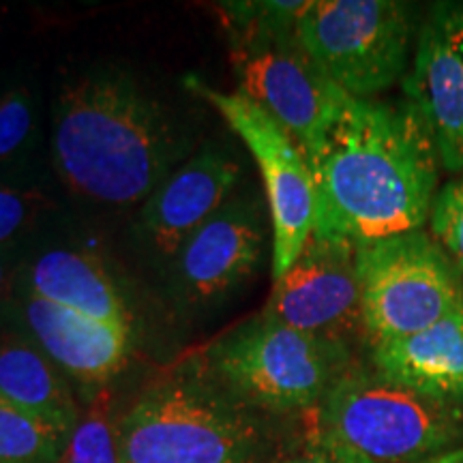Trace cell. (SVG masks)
Instances as JSON below:
<instances>
[{"label":"cell","instance_id":"1","mask_svg":"<svg viewBox=\"0 0 463 463\" xmlns=\"http://www.w3.org/2000/svg\"><path fill=\"white\" fill-rule=\"evenodd\" d=\"M314 176L317 239L364 247L422 230L438 195V155L410 103L347 97L305 155Z\"/></svg>","mask_w":463,"mask_h":463},{"label":"cell","instance_id":"2","mask_svg":"<svg viewBox=\"0 0 463 463\" xmlns=\"http://www.w3.org/2000/svg\"><path fill=\"white\" fill-rule=\"evenodd\" d=\"M183 153L170 114L129 75H84L58 95L52 159L75 195L108 206L137 204Z\"/></svg>","mask_w":463,"mask_h":463},{"label":"cell","instance_id":"3","mask_svg":"<svg viewBox=\"0 0 463 463\" xmlns=\"http://www.w3.org/2000/svg\"><path fill=\"white\" fill-rule=\"evenodd\" d=\"M311 427L367 463H419L463 447L461 405L345 369L311 410Z\"/></svg>","mask_w":463,"mask_h":463},{"label":"cell","instance_id":"4","mask_svg":"<svg viewBox=\"0 0 463 463\" xmlns=\"http://www.w3.org/2000/svg\"><path fill=\"white\" fill-rule=\"evenodd\" d=\"M120 463H256L260 431L234 392L172 378L116 425Z\"/></svg>","mask_w":463,"mask_h":463},{"label":"cell","instance_id":"5","mask_svg":"<svg viewBox=\"0 0 463 463\" xmlns=\"http://www.w3.org/2000/svg\"><path fill=\"white\" fill-rule=\"evenodd\" d=\"M307 3L234 5L245 28L236 65L241 92L256 101L311 153L344 108L345 95L307 54L297 37V20Z\"/></svg>","mask_w":463,"mask_h":463},{"label":"cell","instance_id":"6","mask_svg":"<svg viewBox=\"0 0 463 463\" xmlns=\"http://www.w3.org/2000/svg\"><path fill=\"white\" fill-rule=\"evenodd\" d=\"M294 28L316 65L354 99H375L408 75L419 34L412 5L397 0H309Z\"/></svg>","mask_w":463,"mask_h":463},{"label":"cell","instance_id":"7","mask_svg":"<svg viewBox=\"0 0 463 463\" xmlns=\"http://www.w3.org/2000/svg\"><path fill=\"white\" fill-rule=\"evenodd\" d=\"M211 361L241 402L270 412H307L347 369L350 345L260 316L213 345Z\"/></svg>","mask_w":463,"mask_h":463},{"label":"cell","instance_id":"8","mask_svg":"<svg viewBox=\"0 0 463 463\" xmlns=\"http://www.w3.org/2000/svg\"><path fill=\"white\" fill-rule=\"evenodd\" d=\"M356 266L372 345L419 333L463 307L461 270L422 230L358 247Z\"/></svg>","mask_w":463,"mask_h":463},{"label":"cell","instance_id":"9","mask_svg":"<svg viewBox=\"0 0 463 463\" xmlns=\"http://www.w3.org/2000/svg\"><path fill=\"white\" fill-rule=\"evenodd\" d=\"M195 95L206 99L223 116L256 159L269 200L273 230V281L286 273L300 256L316 222L314 176L303 148L266 109L241 90L223 92L195 75L184 80Z\"/></svg>","mask_w":463,"mask_h":463},{"label":"cell","instance_id":"10","mask_svg":"<svg viewBox=\"0 0 463 463\" xmlns=\"http://www.w3.org/2000/svg\"><path fill=\"white\" fill-rule=\"evenodd\" d=\"M273 283L262 311L269 320L337 344L364 333L356 247L311 236Z\"/></svg>","mask_w":463,"mask_h":463},{"label":"cell","instance_id":"11","mask_svg":"<svg viewBox=\"0 0 463 463\" xmlns=\"http://www.w3.org/2000/svg\"><path fill=\"white\" fill-rule=\"evenodd\" d=\"M405 92L439 165L463 176V3H436L419 24Z\"/></svg>","mask_w":463,"mask_h":463},{"label":"cell","instance_id":"12","mask_svg":"<svg viewBox=\"0 0 463 463\" xmlns=\"http://www.w3.org/2000/svg\"><path fill=\"white\" fill-rule=\"evenodd\" d=\"M264 253L258 208L232 200L189 236L174 258L178 289L191 303L223 298L251 277Z\"/></svg>","mask_w":463,"mask_h":463},{"label":"cell","instance_id":"13","mask_svg":"<svg viewBox=\"0 0 463 463\" xmlns=\"http://www.w3.org/2000/svg\"><path fill=\"white\" fill-rule=\"evenodd\" d=\"M241 167L222 148H204L174 170L146 200L140 217L144 241L159 258L174 260L181 247L225 204Z\"/></svg>","mask_w":463,"mask_h":463},{"label":"cell","instance_id":"14","mask_svg":"<svg viewBox=\"0 0 463 463\" xmlns=\"http://www.w3.org/2000/svg\"><path fill=\"white\" fill-rule=\"evenodd\" d=\"M14 307L22 331L75 380L103 384L123 367L131 328L80 316L20 288Z\"/></svg>","mask_w":463,"mask_h":463},{"label":"cell","instance_id":"15","mask_svg":"<svg viewBox=\"0 0 463 463\" xmlns=\"http://www.w3.org/2000/svg\"><path fill=\"white\" fill-rule=\"evenodd\" d=\"M373 369L403 389L463 403V307L422 331L372 345Z\"/></svg>","mask_w":463,"mask_h":463},{"label":"cell","instance_id":"16","mask_svg":"<svg viewBox=\"0 0 463 463\" xmlns=\"http://www.w3.org/2000/svg\"><path fill=\"white\" fill-rule=\"evenodd\" d=\"M20 289L92 320L131 328L118 286L101 260L84 249L50 247L22 260Z\"/></svg>","mask_w":463,"mask_h":463},{"label":"cell","instance_id":"17","mask_svg":"<svg viewBox=\"0 0 463 463\" xmlns=\"http://www.w3.org/2000/svg\"><path fill=\"white\" fill-rule=\"evenodd\" d=\"M0 397L67 438L82 419L58 364L20 326L0 328Z\"/></svg>","mask_w":463,"mask_h":463},{"label":"cell","instance_id":"18","mask_svg":"<svg viewBox=\"0 0 463 463\" xmlns=\"http://www.w3.org/2000/svg\"><path fill=\"white\" fill-rule=\"evenodd\" d=\"M69 438L0 397V463H56Z\"/></svg>","mask_w":463,"mask_h":463},{"label":"cell","instance_id":"19","mask_svg":"<svg viewBox=\"0 0 463 463\" xmlns=\"http://www.w3.org/2000/svg\"><path fill=\"white\" fill-rule=\"evenodd\" d=\"M56 463H120L118 433L112 420V392L108 389L92 397Z\"/></svg>","mask_w":463,"mask_h":463},{"label":"cell","instance_id":"20","mask_svg":"<svg viewBox=\"0 0 463 463\" xmlns=\"http://www.w3.org/2000/svg\"><path fill=\"white\" fill-rule=\"evenodd\" d=\"M52 208L50 195L34 184L0 183V249H15Z\"/></svg>","mask_w":463,"mask_h":463},{"label":"cell","instance_id":"21","mask_svg":"<svg viewBox=\"0 0 463 463\" xmlns=\"http://www.w3.org/2000/svg\"><path fill=\"white\" fill-rule=\"evenodd\" d=\"M37 133V101L26 86L0 95V167L24 155Z\"/></svg>","mask_w":463,"mask_h":463},{"label":"cell","instance_id":"22","mask_svg":"<svg viewBox=\"0 0 463 463\" xmlns=\"http://www.w3.org/2000/svg\"><path fill=\"white\" fill-rule=\"evenodd\" d=\"M431 236L463 275V176L438 191L430 215Z\"/></svg>","mask_w":463,"mask_h":463},{"label":"cell","instance_id":"23","mask_svg":"<svg viewBox=\"0 0 463 463\" xmlns=\"http://www.w3.org/2000/svg\"><path fill=\"white\" fill-rule=\"evenodd\" d=\"M273 463H367L361 457L352 455L350 450L341 449L339 444H335L326 436H322L320 431L309 427L307 431L305 444L294 453L283 455Z\"/></svg>","mask_w":463,"mask_h":463},{"label":"cell","instance_id":"24","mask_svg":"<svg viewBox=\"0 0 463 463\" xmlns=\"http://www.w3.org/2000/svg\"><path fill=\"white\" fill-rule=\"evenodd\" d=\"M22 258L15 249H0V314L14 307L20 288Z\"/></svg>","mask_w":463,"mask_h":463},{"label":"cell","instance_id":"25","mask_svg":"<svg viewBox=\"0 0 463 463\" xmlns=\"http://www.w3.org/2000/svg\"><path fill=\"white\" fill-rule=\"evenodd\" d=\"M419 463H463V447H457L453 450H449V453L430 457V459Z\"/></svg>","mask_w":463,"mask_h":463}]
</instances>
